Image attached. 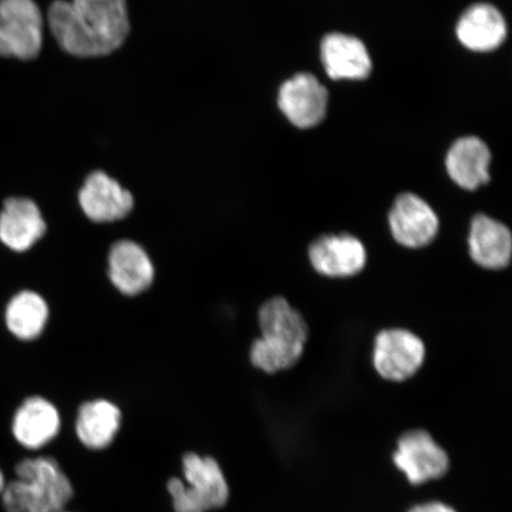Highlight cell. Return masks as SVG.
<instances>
[{"label": "cell", "mask_w": 512, "mask_h": 512, "mask_svg": "<svg viewBox=\"0 0 512 512\" xmlns=\"http://www.w3.org/2000/svg\"><path fill=\"white\" fill-rule=\"evenodd\" d=\"M42 42L43 17L34 0H0V56L35 59Z\"/></svg>", "instance_id": "5"}, {"label": "cell", "mask_w": 512, "mask_h": 512, "mask_svg": "<svg viewBox=\"0 0 512 512\" xmlns=\"http://www.w3.org/2000/svg\"><path fill=\"white\" fill-rule=\"evenodd\" d=\"M17 479L2 492L6 512H63L74 497V488L54 458L22 460Z\"/></svg>", "instance_id": "3"}, {"label": "cell", "mask_w": 512, "mask_h": 512, "mask_svg": "<svg viewBox=\"0 0 512 512\" xmlns=\"http://www.w3.org/2000/svg\"><path fill=\"white\" fill-rule=\"evenodd\" d=\"M489 147L477 137L457 140L447 153L446 169L452 181L465 190H477L489 183Z\"/></svg>", "instance_id": "20"}, {"label": "cell", "mask_w": 512, "mask_h": 512, "mask_svg": "<svg viewBox=\"0 0 512 512\" xmlns=\"http://www.w3.org/2000/svg\"><path fill=\"white\" fill-rule=\"evenodd\" d=\"M5 479H4V475H3V472L0 471V494H2L4 488H5Z\"/></svg>", "instance_id": "22"}, {"label": "cell", "mask_w": 512, "mask_h": 512, "mask_svg": "<svg viewBox=\"0 0 512 512\" xmlns=\"http://www.w3.org/2000/svg\"><path fill=\"white\" fill-rule=\"evenodd\" d=\"M50 322V306L47 299L34 290H22L14 294L4 309L6 331L22 343L40 339Z\"/></svg>", "instance_id": "17"}, {"label": "cell", "mask_w": 512, "mask_h": 512, "mask_svg": "<svg viewBox=\"0 0 512 512\" xmlns=\"http://www.w3.org/2000/svg\"><path fill=\"white\" fill-rule=\"evenodd\" d=\"M470 258L486 271H502L512 259V234L508 226L492 217H473L467 236Z\"/></svg>", "instance_id": "15"}, {"label": "cell", "mask_w": 512, "mask_h": 512, "mask_svg": "<svg viewBox=\"0 0 512 512\" xmlns=\"http://www.w3.org/2000/svg\"><path fill=\"white\" fill-rule=\"evenodd\" d=\"M105 273L115 292L126 298L143 296L157 278L151 254L132 239H119L108 248Z\"/></svg>", "instance_id": "6"}, {"label": "cell", "mask_w": 512, "mask_h": 512, "mask_svg": "<svg viewBox=\"0 0 512 512\" xmlns=\"http://www.w3.org/2000/svg\"><path fill=\"white\" fill-rule=\"evenodd\" d=\"M260 336L249 347V362L267 375L290 370L304 355L310 330L302 313L284 297L267 299L259 307Z\"/></svg>", "instance_id": "2"}, {"label": "cell", "mask_w": 512, "mask_h": 512, "mask_svg": "<svg viewBox=\"0 0 512 512\" xmlns=\"http://www.w3.org/2000/svg\"><path fill=\"white\" fill-rule=\"evenodd\" d=\"M409 512H456V510H453L446 504L433 502L422 505H416V507H414Z\"/></svg>", "instance_id": "21"}, {"label": "cell", "mask_w": 512, "mask_h": 512, "mask_svg": "<svg viewBox=\"0 0 512 512\" xmlns=\"http://www.w3.org/2000/svg\"><path fill=\"white\" fill-rule=\"evenodd\" d=\"M390 234L398 245L409 249L430 246L437 239L440 222L424 198L405 192L396 198L388 216Z\"/></svg>", "instance_id": "9"}, {"label": "cell", "mask_w": 512, "mask_h": 512, "mask_svg": "<svg viewBox=\"0 0 512 512\" xmlns=\"http://www.w3.org/2000/svg\"><path fill=\"white\" fill-rule=\"evenodd\" d=\"M49 224L40 206L29 197L5 198L0 207V243L10 252L24 254L48 233Z\"/></svg>", "instance_id": "8"}, {"label": "cell", "mask_w": 512, "mask_h": 512, "mask_svg": "<svg viewBox=\"0 0 512 512\" xmlns=\"http://www.w3.org/2000/svg\"><path fill=\"white\" fill-rule=\"evenodd\" d=\"M328 100V91L316 76L302 73L281 86L278 104L292 125L306 130L322 123Z\"/></svg>", "instance_id": "14"}, {"label": "cell", "mask_w": 512, "mask_h": 512, "mask_svg": "<svg viewBox=\"0 0 512 512\" xmlns=\"http://www.w3.org/2000/svg\"><path fill=\"white\" fill-rule=\"evenodd\" d=\"M48 19L60 47L79 57L111 54L130 32L126 0H56Z\"/></svg>", "instance_id": "1"}, {"label": "cell", "mask_w": 512, "mask_h": 512, "mask_svg": "<svg viewBox=\"0 0 512 512\" xmlns=\"http://www.w3.org/2000/svg\"><path fill=\"white\" fill-rule=\"evenodd\" d=\"M182 467L185 482L179 478L168 482L175 512H209L227 504L229 486L214 458L185 453Z\"/></svg>", "instance_id": "4"}, {"label": "cell", "mask_w": 512, "mask_h": 512, "mask_svg": "<svg viewBox=\"0 0 512 512\" xmlns=\"http://www.w3.org/2000/svg\"><path fill=\"white\" fill-rule=\"evenodd\" d=\"M426 345L407 329H384L375 336L373 366L383 380L405 382L418 373L426 361Z\"/></svg>", "instance_id": "7"}, {"label": "cell", "mask_w": 512, "mask_h": 512, "mask_svg": "<svg viewBox=\"0 0 512 512\" xmlns=\"http://www.w3.org/2000/svg\"><path fill=\"white\" fill-rule=\"evenodd\" d=\"M63 512H67V511H63Z\"/></svg>", "instance_id": "23"}, {"label": "cell", "mask_w": 512, "mask_h": 512, "mask_svg": "<svg viewBox=\"0 0 512 512\" xmlns=\"http://www.w3.org/2000/svg\"><path fill=\"white\" fill-rule=\"evenodd\" d=\"M123 422L117 403L104 398L82 402L75 420L80 443L89 450H105L113 444Z\"/></svg>", "instance_id": "16"}, {"label": "cell", "mask_w": 512, "mask_h": 512, "mask_svg": "<svg viewBox=\"0 0 512 512\" xmlns=\"http://www.w3.org/2000/svg\"><path fill=\"white\" fill-rule=\"evenodd\" d=\"M307 258L318 274L330 279L355 277L367 266L363 242L351 234H326L313 241Z\"/></svg>", "instance_id": "10"}, {"label": "cell", "mask_w": 512, "mask_h": 512, "mask_svg": "<svg viewBox=\"0 0 512 512\" xmlns=\"http://www.w3.org/2000/svg\"><path fill=\"white\" fill-rule=\"evenodd\" d=\"M322 62L332 80H363L371 72L366 46L356 37L330 34L322 41Z\"/></svg>", "instance_id": "18"}, {"label": "cell", "mask_w": 512, "mask_h": 512, "mask_svg": "<svg viewBox=\"0 0 512 512\" xmlns=\"http://www.w3.org/2000/svg\"><path fill=\"white\" fill-rule=\"evenodd\" d=\"M78 198L83 215L95 224L123 221L134 208L131 191L102 171L87 177Z\"/></svg>", "instance_id": "11"}, {"label": "cell", "mask_w": 512, "mask_h": 512, "mask_svg": "<svg viewBox=\"0 0 512 512\" xmlns=\"http://www.w3.org/2000/svg\"><path fill=\"white\" fill-rule=\"evenodd\" d=\"M457 36L467 49L488 53L502 46L507 37V23L494 5L479 3L460 17Z\"/></svg>", "instance_id": "19"}, {"label": "cell", "mask_w": 512, "mask_h": 512, "mask_svg": "<svg viewBox=\"0 0 512 512\" xmlns=\"http://www.w3.org/2000/svg\"><path fill=\"white\" fill-rule=\"evenodd\" d=\"M61 430V414L46 396L30 395L12 413L11 432L17 443L28 450H40Z\"/></svg>", "instance_id": "13"}, {"label": "cell", "mask_w": 512, "mask_h": 512, "mask_svg": "<svg viewBox=\"0 0 512 512\" xmlns=\"http://www.w3.org/2000/svg\"><path fill=\"white\" fill-rule=\"evenodd\" d=\"M394 463L414 485L443 477L450 466L447 453L424 430L402 435L394 453Z\"/></svg>", "instance_id": "12"}]
</instances>
